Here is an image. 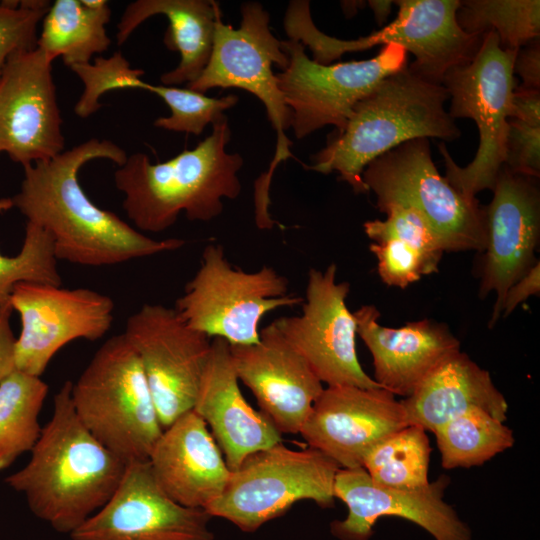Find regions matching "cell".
I'll use <instances>...</instances> for the list:
<instances>
[{"mask_svg": "<svg viewBox=\"0 0 540 540\" xmlns=\"http://www.w3.org/2000/svg\"><path fill=\"white\" fill-rule=\"evenodd\" d=\"M372 11L374 12L375 19L378 25H382L389 16L393 1L386 0H370L367 2Z\"/></svg>", "mask_w": 540, "mask_h": 540, "instance_id": "cell-42", "label": "cell"}, {"mask_svg": "<svg viewBox=\"0 0 540 540\" xmlns=\"http://www.w3.org/2000/svg\"><path fill=\"white\" fill-rule=\"evenodd\" d=\"M70 69L83 83V92L75 105L77 116L87 118L101 108L100 97L117 89H143L147 82L141 79L144 71L135 69L120 53L108 58L97 57L93 63L76 64Z\"/></svg>", "mask_w": 540, "mask_h": 540, "instance_id": "cell-35", "label": "cell"}, {"mask_svg": "<svg viewBox=\"0 0 540 540\" xmlns=\"http://www.w3.org/2000/svg\"><path fill=\"white\" fill-rule=\"evenodd\" d=\"M353 315L357 334L373 358L374 380L393 395L409 397L435 368L460 351L448 326L434 320L384 327L373 305H364Z\"/></svg>", "mask_w": 540, "mask_h": 540, "instance_id": "cell-22", "label": "cell"}, {"mask_svg": "<svg viewBox=\"0 0 540 540\" xmlns=\"http://www.w3.org/2000/svg\"><path fill=\"white\" fill-rule=\"evenodd\" d=\"M13 207L9 197L0 199V214ZM49 234L27 222L21 250L15 256L0 252V303L9 301L13 288L23 282L62 285Z\"/></svg>", "mask_w": 540, "mask_h": 540, "instance_id": "cell-33", "label": "cell"}, {"mask_svg": "<svg viewBox=\"0 0 540 540\" xmlns=\"http://www.w3.org/2000/svg\"><path fill=\"white\" fill-rule=\"evenodd\" d=\"M408 426L404 408L383 388L328 386L314 402L300 434L340 468L363 466L367 453Z\"/></svg>", "mask_w": 540, "mask_h": 540, "instance_id": "cell-19", "label": "cell"}, {"mask_svg": "<svg viewBox=\"0 0 540 540\" xmlns=\"http://www.w3.org/2000/svg\"><path fill=\"white\" fill-rule=\"evenodd\" d=\"M401 403L408 425L432 433L472 409L483 410L502 422L507 420V401L490 373L461 351L444 360Z\"/></svg>", "mask_w": 540, "mask_h": 540, "instance_id": "cell-25", "label": "cell"}, {"mask_svg": "<svg viewBox=\"0 0 540 540\" xmlns=\"http://www.w3.org/2000/svg\"><path fill=\"white\" fill-rule=\"evenodd\" d=\"M459 26L469 34L493 31L500 46L519 50L540 36L539 0H464L456 12Z\"/></svg>", "mask_w": 540, "mask_h": 540, "instance_id": "cell-32", "label": "cell"}, {"mask_svg": "<svg viewBox=\"0 0 540 540\" xmlns=\"http://www.w3.org/2000/svg\"><path fill=\"white\" fill-rule=\"evenodd\" d=\"M362 179L375 193L381 212L390 206L413 209L444 251H484V206L477 199H466L439 174L429 139H412L377 157L364 169Z\"/></svg>", "mask_w": 540, "mask_h": 540, "instance_id": "cell-9", "label": "cell"}, {"mask_svg": "<svg viewBox=\"0 0 540 540\" xmlns=\"http://www.w3.org/2000/svg\"><path fill=\"white\" fill-rule=\"evenodd\" d=\"M540 292V267L539 261L506 292L502 303L501 313L507 317L514 309L531 295Z\"/></svg>", "mask_w": 540, "mask_h": 540, "instance_id": "cell-39", "label": "cell"}, {"mask_svg": "<svg viewBox=\"0 0 540 540\" xmlns=\"http://www.w3.org/2000/svg\"><path fill=\"white\" fill-rule=\"evenodd\" d=\"M64 145L52 62L37 47L13 54L0 75V153L25 167Z\"/></svg>", "mask_w": 540, "mask_h": 540, "instance_id": "cell-17", "label": "cell"}, {"mask_svg": "<svg viewBox=\"0 0 540 540\" xmlns=\"http://www.w3.org/2000/svg\"><path fill=\"white\" fill-rule=\"evenodd\" d=\"M281 45L289 64L276 75L298 139L327 125L342 131L355 104L408 65V52L397 45L382 46L370 59L329 65L310 59L298 41H281Z\"/></svg>", "mask_w": 540, "mask_h": 540, "instance_id": "cell-12", "label": "cell"}, {"mask_svg": "<svg viewBox=\"0 0 540 540\" xmlns=\"http://www.w3.org/2000/svg\"><path fill=\"white\" fill-rule=\"evenodd\" d=\"M108 159L121 166L126 152L110 140L89 139L56 157L24 168L13 207L27 222L44 229L52 239L57 260L100 267L170 252L185 242L146 236L111 211L94 204L79 182L89 161Z\"/></svg>", "mask_w": 540, "mask_h": 540, "instance_id": "cell-1", "label": "cell"}, {"mask_svg": "<svg viewBox=\"0 0 540 540\" xmlns=\"http://www.w3.org/2000/svg\"><path fill=\"white\" fill-rule=\"evenodd\" d=\"M162 14L169 20L164 36L165 46L180 53L176 68L164 73L165 86L194 82L206 67L213 48L216 20L221 16L218 5L207 0H138L124 10L117 25L118 45L149 17Z\"/></svg>", "mask_w": 540, "mask_h": 540, "instance_id": "cell-26", "label": "cell"}, {"mask_svg": "<svg viewBox=\"0 0 540 540\" xmlns=\"http://www.w3.org/2000/svg\"><path fill=\"white\" fill-rule=\"evenodd\" d=\"M71 401L86 429L124 462L149 459L163 428L140 360L123 333L97 350L72 383Z\"/></svg>", "mask_w": 540, "mask_h": 540, "instance_id": "cell-7", "label": "cell"}, {"mask_svg": "<svg viewBox=\"0 0 540 540\" xmlns=\"http://www.w3.org/2000/svg\"><path fill=\"white\" fill-rule=\"evenodd\" d=\"M238 380L246 385L280 434H298L323 385L307 361L273 323L256 343L231 345Z\"/></svg>", "mask_w": 540, "mask_h": 540, "instance_id": "cell-21", "label": "cell"}, {"mask_svg": "<svg viewBox=\"0 0 540 540\" xmlns=\"http://www.w3.org/2000/svg\"><path fill=\"white\" fill-rule=\"evenodd\" d=\"M484 206L486 243L482 253L479 296L495 292L489 326L501 315L507 290L538 261L540 192L536 179L515 174L503 165Z\"/></svg>", "mask_w": 540, "mask_h": 540, "instance_id": "cell-18", "label": "cell"}, {"mask_svg": "<svg viewBox=\"0 0 540 540\" xmlns=\"http://www.w3.org/2000/svg\"><path fill=\"white\" fill-rule=\"evenodd\" d=\"M231 131L226 116L212 124V133L191 150L161 163L134 153L114 172L123 193L122 207L138 231L159 233L184 213L190 221H210L223 211V198L241 192L238 172L243 158L228 153Z\"/></svg>", "mask_w": 540, "mask_h": 540, "instance_id": "cell-3", "label": "cell"}, {"mask_svg": "<svg viewBox=\"0 0 540 540\" xmlns=\"http://www.w3.org/2000/svg\"><path fill=\"white\" fill-rule=\"evenodd\" d=\"M111 10L104 0H56L42 20L36 47L53 62L61 56L69 68L106 51Z\"/></svg>", "mask_w": 540, "mask_h": 540, "instance_id": "cell-28", "label": "cell"}, {"mask_svg": "<svg viewBox=\"0 0 540 540\" xmlns=\"http://www.w3.org/2000/svg\"><path fill=\"white\" fill-rule=\"evenodd\" d=\"M339 469L316 449L294 450L280 442L248 455L231 471L225 489L205 511L252 532L300 500L331 506Z\"/></svg>", "mask_w": 540, "mask_h": 540, "instance_id": "cell-11", "label": "cell"}, {"mask_svg": "<svg viewBox=\"0 0 540 540\" xmlns=\"http://www.w3.org/2000/svg\"><path fill=\"white\" fill-rule=\"evenodd\" d=\"M448 99L443 84L420 77L407 65L359 100L344 129L332 133L305 167L323 174L336 171L356 193L367 192L362 173L377 157L412 139L460 137L445 109Z\"/></svg>", "mask_w": 540, "mask_h": 540, "instance_id": "cell-4", "label": "cell"}, {"mask_svg": "<svg viewBox=\"0 0 540 540\" xmlns=\"http://www.w3.org/2000/svg\"><path fill=\"white\" fill-rule=\"evenodd\" d=\"M397 17L378 31L353 40L325 35L313 24L309 3L295 2L285 15V31L290 40L309 46L313 60L329 65L344 53L370 49L376 45H397L412 53L408 67L420 77L442 84L453 67L472 60L483 36L466 33L456 20L459 0H398Z\"/></svg>", "mask_w": 540, "mask_h": 540, "instance_id": "cell-6", "label": "cell"}, {"mask_svg": "<svg viewBox=\"0 0 540 540\" xmlns=\"http://www.w3.org/2000/svg\"><path fill=\"white\" fill-rule=\"evenodd\" d=\"M144 371L163 429L193 409L211 340L188 326L175 308L145 304L123 332Z\"/></svg>", "mask_w": 540, "mask_h": 540, "instance_id": "cell-13", "label": "cell"}, {"mask_svg": "<svg viewBox=\"0 0 540 540\" xmlns=\"http://www.w3.org/2000/svg\"><path fill=\"white\" fill-rule=\"evenodd\" d=\"M434 434L445 469L480 466L515 443L505 422L480 409L451 419Z\"/></svg>", "mask_w": 540, "mask_h": 540, "instance_id": "cell-30", "label": "cell"}, {"mask_svg": "<svg viewBox=\"0 0 540 540\" xmlns=\"http://www.w3.org/2000/svg\"><path fill=\"white\" fill-rule=\"evenodd\" d=\"M431 447L422 428L408 425L381 440L365 456L363 468L380 486L413 490L429 484Z\"/></svg>", "mask_w": 540, "mask_h": 540, "instance_id": "cell-31", "label": "cell"}, {"mask_svg": "<svg viewBox=\"0 0 540 540\" xmlns=\"http://www.w3.org/2000/svg\"><path fill=\"white\" fill-rule=\"evenodd\" d=\"M48 394L40 377L14 370L0 383V471L31 451L42 428L39 414Z\"/></svg>", "mask_w": 540, "mask_h": 540, "instance_id": "cell-29", "label": "cell"}, {"mask_svg": "<svg viewBox=\"0 0 540 540\" xmlns=\"http://www.w3.org/2000/svg\"><path fill=\"white\" fill-rule=\"evenodd\" d=\"M504 165L515 174L535 179L539 177L540 126L509 119Z\"/></svg>", "mask_w": 540, "mask_h": 540, "instance_id": "cell-37", "label": "cell"}, {"mask_svg": "<svg viewBox=\"0 0 540 540\" xmlns=\"http://www.w3.org/2000/svg\"><path fill=\"white\" fill-rule=\"evenodd\" d=\"M145 90L161 97L171 111L169 116L155 120L156 127L194 135H200L209 123L213 124L225 116L224 111L238 102L234 94L212 98L188 88L173 86L147 83Z\"/></svg>", "mask_w": 540, "mask_h": 540, "instance_id": "cell-34", "label": "cell"}, {"mask_svg": "<svg viewBox=\"0 0 540 540\" xmlns=\"http://www.w3.org/2000/svg\"><path fill=\"white\" fill-rule=\"evenodd\" d=\"M50 6L46 0L0 1V75L9 57L36 48L37 27Z\"/></svg>", "mask_w": 540, "mask_h": 540, "instance_id": "cell-36", "label": "cell"}, {"mask_svg": "<svg viewBox=\"0 0 540 540\" xmlns=\"http://www.w3.org/2000/svg\"><path fill=\"white\" fill-rule=\"evenodd\" d=\"M21 320L16 339L15 369L40 377L66 344L102 338L113 322L114 302L88 288L23 282L9 297Z\"/></svg>", "mask_w": 540, "mask_h": 540, "instance_id": "cell-15", "label": "cell"}, {"mask_svg": "<svg viewBox=\"0 0 540 540\" xmlns=\"http://www.w3.org/2000/svg\"><path fill=\"white\" fill-rule=\"evenodd\" d=\"M71 388L66 381L55 394L52 416L29 462L5 478L36 517L69 535L110 499L127 465L82 424Z\"/></svg>", "mask_w": 540, "mask_h": 540, "instance_id": "cell-2", "label": "cell"}, {"mask_svg": "<svg viewBox=\"0 0 540 540\" xmlns=\"http://www.w3.org/2000/svg\"><path fill=\"white\" fill-rule=\"evenodd\" d=\"M518 50L500 46L493 31L483 35L481 45L469 62L453 67L442 84L451 100L448 113L474 120L479 132L476 155L466 167L455 164L444 142L438 145L444 158L447 181L466 199L492 190L504 165L508 121L516 80L513 65Z\"/></svg>", "mask_w": 540, "mask_h": 540, "instance_id": "cell-8", "label": "cell"}, {"mask_svg": "<svg viewBox=\"0 0 540 540\" xmlns=\"http://www.w3.org/2000/svg\"><path fill=\"white\" fill-rule=\"evenodd\" d=\"M238 382L230 344L215 337L192 410L208 426L230 471L282 438L270 420L245 400Z\"/></svg>", "mask_w": 540, "mask_h": 540, "instance_id": "cell-23", "label": "cell"}, {"mask_svg": "<svg viewBox=\"0 0 540 540\" xmlns=\"http://www.w3.org/2000/svg\"><path fill=\"white\" fill-rule=\"evenodd\" d=\"M511 118L540 126V90L516 87L512 96Z\"/></svg>", "mask_w": 540, "mask_h": 540, "instance_id": "cell-41", "label": "cell"}, {"mask_svg": "<svg viewBox=\"0 0 540 540\" xmlns=\"http://www.w3.org/2000/svg\"><path fill=\"white\" fill-rule=\"evenodd\" d=\"M302 301L289 293L288 279L272 267L245 272L229 263L222 245L208 244L174 308L188 326L210 338L245 345L259 340L266 313Z\"/></svg>", "mask_w": 540, "mask_h": 540, "instance_id": "cell-10", "label": "cell"}, {"mask_svg": "<svg viewBox=\"0 0 540 540\" xmlns=\"http://www.w3.org/2000/svg\"><path fill=\"white\" fill-rule=\"evenodd\" d=\"M239 28L226 25L221 16L216 20L213 48L209 61L188 89L204 93L209 89L240 88L255 95L265 106L267 116L276 131V150L267 172L255 182V222L260 229H270L275 221L268 211L269 188L276 167L292 157L291 141L286 130L291 127V111L279 88L272 66L285 70L289 57L269 27V13L258 2L241 6Z\"/></svg>", "mask_w": 540, "mask_h": 540, "instance_id": "cell-5", "label": "cell"}, {"mask_svg": "<svg viewBox=\"0 0 540 540\" xmlns=\"http://www.w3.org/2000/svg\"><path fill=\"white\" fill-rule=\"evenodd\" d=\"M212 516L172 500L148 460L130 462L110 499L70 534L72 540H213Z\"/></svg>", "mask_w": 540, "mask_h": 540, "instance_id": "cell-16", "label": "cell"}, {"mask_svg": "<svg viewBox=\"0 0 540 540\" xmlns=\"http://www.w3.org/2000/svg\"><path fill=\"white\" fill-rule=\"evenodd\" d=\"M449 477L441 475L420 489L402 490L375 484L363 467L340 468L334 480V496L348 507L342 521L331 531L341 540H368L382 516H398L418 524L436 540H470V530L444 501Z\"/></svg>", "mask_w": 540, "mask_h": 540, "instance_id": "cell-20", "label": "cell"}, {"mask_svg": "<svg viewBox=\"0 0 540 540\" xmlns=\"http://www.w3.org/2000/svg\"><path fill=\"white\" fill-rule=\"evenodd\" d=\"M382 212L385 220L364 223L381 280L405 288L422 275L437 272L445 251L425 221L407 207L390 206Z\"/></svg>", "mask_w": 540, "mask_h": 540, "instance_id": "cell-27", "label": "cell"}, {"mask_svg": "<svg viewBox=\"0 0 540 540\" xmlns=\"http://www.w3.org/2000/svg\"><path fill=\"white\" fill-rule=\"evenodd\" d=\"M514 74L522 79L520 87L540 90V41L535 39L521 47L515 57Z\"/></svg>", "mask_w": 540, "mask_h": 540, "instance_id": "cell-38", "label": "cell"}, {"mask_svg": "<svg viewBox=\"0 0 540 540\" xmlns=\"http://www.w3.org/2000/svg\"><path fill=\"white\" fill-rule=\"evenodd\" d=\"M10 301L0 303V383L15 370L16 339L10 325Z\"/></svg>", "mask_w": 540, "mask_h": 540, "instance_id": "cell-40", "label": "cell"}, {"mask_svg": "<svg viewBox=\"0 0 540 540\" xmlns=\"http://www.w3.org/2000/svg\"><path fill=\"white\" fill-rule=\"evenodd\" d=\"M337 266L308 272L302 313L272 323L328 386L382 388L362 369L355 346L356 320L346 305L348 282L336 281Z\"/></svg>", "mask_w": 540, "mask_h": 540, "instance_id": "cell-14", "label": "cell"}, {"mask_svg": "<svg viewBox=\"0 0 540 540\" xmlns=\"http://www.w3.org/2000/svg\"><path fill=\"white\" fill-rule=\"evenodd\" d=\"M148 462L161 489L189 508L205 510L231 475L208 426L193 410L163 429Z\"/></svg>", "mask_w": 540, "mask_h": 540, "instance_id": "cell-24", "label": "cell"}]
</instances>
